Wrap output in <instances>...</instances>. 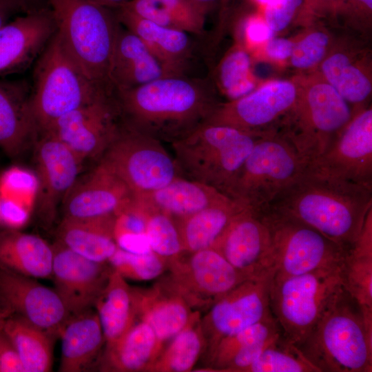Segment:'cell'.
<instances>
[{
	"instance_id": "obj_1",
	"label": "cell",
	"mask_w": 372,
	"mask_h": 372,
	"mask_svg": "<svg viewBox=\"0 0 372 372\" xmlns=\"http://www.w3.org/2000/svg\"><path fill=\"white\" fill-rule=\"evenodd\" d=\"M113 95L125 125L169 144L205 123L220 103L207 79L186 75L163 77Z\"/></svg>"
},
{
	"instance_id": "obj_2",
	"label": "cell",
	"mask_w": 372,
	"mask_h": 372,
	"mask_svg": "<svg viewBox=\"0 0 372 372\" xmlns=\"http://www.w3.org/2000/svg\"><path fill=\"white\" fill-rule=\"evenodd\" d=\"M371 209V188L307 172L264 209L296 219L349 250Z\"/></svg>"
},
{
	"instance_id": "obj_3",
	"label": "cell",
	"mask_w": 372,
	"mask_h": 372,
	"mask_svg": "<svg viewBox=\"0 0 372 372\" xmlns=\"http://www.w3.org/2000/svg\"><path fill=\"white\" fill-rule=\"evenodd\" d=\"M298 348L320 372L372 371V328L344 287Z\"/></svg>"
},
{
	"instance_id": "obj_4",
	"label": "cell",
	"mask_w": 372,
	"mask_h": 372,
	"mask_svg": "<svg viewBox=\"0 0 372 372\" xmlns=\"http://www.w3.org/2000/svg\"><path fill=\"white\" fill-rule=\"evenodd\" d=\"M55 32L68 54L92 81L112 92L109 68L119 21L96 0H48Z\"/></svg>"
},
{
	"instance_id": "obj_5",
	"label": "cell",
	"mask_w": 372,
	"mask_h": 372,
	"mask_svg": "<svg viewBox=\"0 0 372 372\" xmlns=\"http://www.w3.org/2000/svg\"><path fill=\"white\" fill-rule=\"evenodd\" d=\"M267 134L205 123L170 145L182 176L229 196L255 143Z\"/></svg>"
},
{
	"instance_id": "obj_6",
	"label": "cell",
	"mask_w": 372,
	"mask_h": 372,
	"mask_svg": "<svg viewBox=\"0 0 372 372\" xmlns=\"http://www.w3.org/2000/svg\"><path fill=\"white\" fill-rule=\"evenodd\" d=\"M111 94L81 71L55 32L37 58L33 74L31 106L39 133L62 116Z\"/></svg>"
},
{
	"instance_id": "obj_7",
	"label": "cell",
	"mask_w": 372,
	"mask_h": 372,
	"mask_svg": "<svg viewBox=\"0 0 372 372\" xmlns=\"http://www.w3.org/2000/svg\"><path fill=\"white\" fill-rule=\"evenodd\" d=\"M299 87L297 103L277 132L309 165L325 152L350 121L353 112L320 74Z\"/></svg>"
},
{
	"instance_id": "obj_8",
	"label": "cell",
	"mask_w": 372,
	"mask_h": 372,
	"mask_svg": "<svg viewBox=\"0 0 372 372\" xmlns=\"http://www.w3.org/2000/svg\"><path fill=\"white\" fill-rule=\"evenodd\" d=\"M341 269H318L289 276L273 274L270 309L283 336L299 347L343 287Z\"/></svg>"
},
{
	"instance_id": "obj_9",
	"label": "cell",
	"mask_w": 372,
	"mask_h": 372,
	"mask_svg": "<svg viewBox=\"0 0 372 372\" xmlns=\"http://www.w3.org/2000/svg\"><path fill=\"white\" fill-rule=\"evenodd\" d=\"M307 162L276 132L260 137L245 161L229 197L255 211L267 208L307 172Z\"/></svg>"
},
{
	"instance_id": "obj_10",
	"label": "cell",
	"mask_w": 372,
	"mask_h": 372,
	"mask_svg": "<svg viewBox=\"0 0 372 372\" xmlns=\"http://www.w3.org/2000/svg\"><path fill=\"white\" fill-rule=\"evenodd\" d=\"M99 162L115 174L133 196L155 191L181 176L163 143L123 122Z\"/></svg>"
},
{
	"instance_id": "obj_11",
	"label": "cell",
	"mask_w": 372,
	"mask_h": 372,
	"mask_svg": "<svg viewBox=\"0 0 372 372\" xmlns=\"http://www.w3.org/2000/svg\"><path fill=\"white\" fill-rule=\"evenodd\" d=\"M258 212L271 234L276 275L341 269L348 250L296 219L269 209Z\"/></svg>"
},
{
	"instance_id": "obj_12",
	"label": "cell",
	"mask_w": 372,
	"mask_h": 372,
	"mask_svg": "<svg viewBox=\"0 0 372 372\" xmlns=\"http://www.w3.org/2000/svg\"><path fill=\"white\" fill-rule=\"evenodd\" d=\"M307 172L372 189V109L355 111L325 152L308 165Z\"/></svg>"
},
{
	"instance_id": "obj_13",
	"label": "cell",
	"mask_w": 372,
	"mask_h": 372,
	"mask_svg": "<svg viewBox=\"0 0 372 372\" xmlns=\"http://www.w3.org/2000/svg\"><path fill=\"white\" fill-rule=\"evenodd\" d=\"M299 84L273 81L235 100L220 102L205 123L266 134L276 132L293 110Z\"/></svg>"
},
{
	"instance_id": "obj_14",
	"label": "cell",
	"mask_w": 372,
	"mask_h": 372,
	"mask_svg": "<svg viewBox=\"0 0 372 372\" xmlns=\"http://www.w3.org/2000/svg\"><path fill=\"white\" fill-rule=\"evenodd\" d=\"M121 124L116 103L111 94L62 116L41 133L59 139L84 162L101 158Z\"/></svg>"
},
{
	"instance_id": "obj_15",
	"label": "cell",
	"mask_w": 372,
	"mask_h": 372,
	"mask_svg": "<svg viewBox=\"0 0 372 372\" xmlns=\"http://www.w3.org/2000/svg\"><path fill=\"white\" fill-rule=\"evenodd\" d=\"M41 134L34 144L37 180L34 207L43 226L49 229L59 205L79 178L83 162L52 135Z\"/></svg>"
},
{
	"instance_id": "obj_16",
	"label": "cell",
	"mask_w": 372,
	"mask_h": 372,
	"mask_svg": "<svg viewBox=\"0 0 372 372\" xmlns=\"http://www.w3.org/2000/svg\"><path fill=\"white\" fill-rule=\"evenodd\" d=\"M212 248L246 279L260 278L275 273L269 228L260 214L248 207L234 219Z\"/></svg>"
},
{
	"instance_id": "obj_17",
	"label": "cell",
	"mask_w": 372,
	"mask_h": 372,
	"mask_svg": "<svg viewBox=\"0 0 372 372\" xmlns=\"http://www.w3.org/2000/svg\"><path fill=\"white\" fill-rule=\"evenodd\" d=\"M273 274L245 280L211 305L204 320L210 351L223 338L273 316L269 291Z\"/></svg>"
},
{
	"instance_id": "obj_18",
	"label": "cell",
	"mask_w": 372,
	"mask_h": 372,
	"mask_svg": "<svg viewBox=\"0 0 372 372\" xmlns=\"http://www.w3.org/2000/svg\"><path fill=\"white\" fill-rule=\"evenodd\" d=\"M0 305L56 338L70 315L54 289L0 268Z\"/></svg>"
},
{
	"instance_id": "obj_19",
	"label": "cell",
	"mask_w": 372,
	"mask_h": 372,
	"mask_svg": "<svg viewBox=\"0 0 372 372\" xmlns=\"http://www.w3.org/2000/svg\"><path fill=\"white\" fill-rule=\"evenodd\" d=\"M52 278L69 315L94 307L106 285L112 267L89 260L56 240L52 245Z\"/></svg>"
},
{
	"instance_id": "obj_20",
	"label": "cell",
	"mask_w": 372,
	"mask_h": 372,
	"mask_svg": "<svg viewBox=\"0 0 372 372\" xmlns=\"http://www.w3.org/2000/svg\"><path fill=\"white\" fill-rule=\"evenodd\" d=\"M50 9L36 8L0 27V76L23 71L42 52L55 32Z\"/></svg>"
},
{
	"instance_id": "obj_21",
	"label": "cell",
	"mask_w": 372,
	"mask_h": 372,
	"mask_svg": "<svg viewBox=\"0 0 372 372\" xmlns=\"http://www.w3.org/2000/svg\"><path fill=\"white\" fill-rule=\"evenodd\" d=\"M133 194L110 170L99 162L78 178L61 204L63 217L88 218L116 214Z\"/></svg>"
},
{
	"instance_id": "obj_22",
	"label": "cell",
	"mask_w": 372,
	"mask_h": 372,
	"mask_svg": "<svg viewBox=\"0 0 372 372\" xmlns=\"http://www.w3.org/2000/svg\"><path fill=\"white\" fill-rule=\"evenodd\" d=\"M39 133L24 80H0V149L10 158L23 155Z\"/></svg>"
},
{
	"instance_id": "obj_23",
	"label": "cell",
	"mask_w": 372,
	"mask_h": 372,
	"mask_svg": "<svg viewBox=\"0 0 372 372\" xmlns=\"http://www.w3.org/2000/svg\"><path fill=\"white\" fill-rule=\"evenodd\" d=\"M172 76L145 43L119 23L108 74L113 92Z\"/></svg>"
},
{
	"instance_id": "obj_24",
	"label": "cell",
	"mask_w": 372,
	"mask_h": 372,
	"mask_svg": "<svg viewBox=\"0 0 372 372\" xmlns=\"http://www.w3.org/2000/svg\"><path fill=\"white\" fill-rule=\"evenodd\" d=\"M186 264H176L178 292L192 291L211 305L245 278L217 250L207 248L190 253ZM190 292V293H192ZM189 293V294H190Z\"/></svg>"
},
{
	"instance_id": "obj_25",
	"label": "cell",
	"mask_w": 372,
	"mask_h": 372,
	"mask_svg": "<svg viewBox=\"0 0 372 372\" xmlns=\"http://www.w3.org/2000/svg\"><path fill=\"white\" fill-rule=\"evenodd\" d=\"M115 9L119 23L137 35L172 75H186L192 56L189 33L146 20L123 6Z\"/></svg>"
},
{
	"instance_id": "obj_26",
	"label": "cell",
	"mask_w": 372,
	"mask_h": 372,
	"mask_svg": "<svg viewBox=\"0 0 372 372\" xmlns=\"http://www.w3.org/2000/svg\"><path fill=\"white\" fill-rule=\"evenodd\" d=\"M59 338L60 372H87L99 366L105 340L98 315L92 308L70 316Z\"/></svg>"
},
{
	"instance_id": "obj_27",
	"label": "cell",
	"mask_w": 372,
	"mask_h": 372,
	"mask_svg": "<svg viewBox=\"0 0 372 372\" xmlns=\"http://www.w3.org/2000/svg\"><path fill=\"white\" fill-rule=\"evenodd\" d=\"M134 197L146 210L161 211L179 219L229 196L205 184L180 176L160 189Z\"/></svg>"
},
{
	"instance_id": "obj_28",
	"label": "cell",
	"mask_w": 372,
	"mask_h": 372,
	"mask_svg": "<svg viewBox=\"0 0 372 372\" xmlns=\"http://www.w3.org/2000/svg\"><path fill=\"white\" fill-rule=\"evenodd\" d=\"M280 333L272 316L223 338L210 351L212 367L218 371L245 372Z\"/></svg>"
},
{
	"instance_id": "obj_29",
	"label": "cell",
	"mask_w": 372,
	"mask_h": 372,
	"mask_svg": "<svg viewBox=\"0 0 372 372\" xmlns=\"http://www.w3.org/2000/svg\"><path fill=\"white\" fill-rule=\"evenodd\" d=\"M114 215L62 218L56 231V240L89 260L108 262L118 249L114 234Z\"/></svg>"
},
{
	"instance_id": "obj_30",
	"label": "cell",
	"mask_w": 372,
	"mask_h": 372,
	"mask_svg": "<svg viewBox=\"0 0 372 372\" xmlns=\"http://www.w3.org/2000/svg\"><path fill=\"white\" fill-rule=\"evenodd\" d=\"M53 249L20 229H0V268L34 278H52Z\"/></svg>"
},
{
	"instance_id": "obj_31",
	"label": "cell",
	"mask_w": 372,
	"mask_h": 372,
	"mask_svg": "<svg viewBox=\"0 0 372 372\" xmlns=\"http://www.w3.org/2000/svg\"><path fill=\"white\" fill-rule=\"evenodd\" d=\"M132 291L136 316L152 327L160 343L172 340L195 316L192 315L186 299L176 289L170 293Z\"/></svg>"
},
{
	"instance_id": "obj_32",
	"label": "cell",
	"mask_w": 372,
	"mask_h": 372,
	"mask_svg": "<svg viewBox=\"0 0 372 372\" xmlns=\"http://www.w3.org/2000/svg\"><path fill=\"white\" fill-rule=\"evenodd\" d=\"M245 208L244 205L228 197L190 216L174 219L184 251L192 253L212 248Z\"/></svg>"
},
{
	"instance_id": "obj_33",
	"label": "cell",
	"mask_w": 372,
	"mask_h": 372,
	"mask_svg": "<svg viewBox=\"0 0 372 372\" xmlns=\"http://www.w3.org/2000/svg\"><path fill=\"white\" fill-rule=\"evenodd\" d=\"M340 273L344 288L357 301L366 324L372 327V209L346 254Z\"/></svg>"
},
{
	"instance_id": "obj_34",
	"label": "cell",
	"mask_w": 372,
	"mask_h": 372,
	"mask_svg": "<svg viewBox=\"0 0 372 372\" xmlns=\"http://www.w3.org/2000/svg\"><path fill=\"white\" fill-rule=\"evenodd\" d=\"M161 343L145 322H134L115 343L106 346L99 369L106 371H138L156 359Z\"/></svg>"
},
{
	"instance_id": "obj_35",
	"label": "cell",
	"mask_w": 372,
	"mask_h": 372,
	"mask_svg": "<svg viewBox=\"0 0 372 372\" xmlns=\"http://www.w3.org/2000/svg\"><path fill=\"white\" fill-rule=\"evenodd\" d=\"M322 77L350 105L353 111L366 107L372 91L369 72L353 54L341 49L328 52L320 63Z\"/></svg>"
},
{
	"instance_id": "obj_36",
	"label": "cell",
	"mask_w": 372,
	"mask_h": 372,
	"mask_svg": "<svg viewBox=\"0 0 372 372\" xmlns=\"http://www.w3.org/2000/svg\"><path fill=\"white\" fill-rule=\"evenodd\" d=\"M94 307L103 329L106 346L118 341L135 321L132 288L126 282L125 278L114 269Z\"/></svg>"
},
{
	"instance_id": "obj_37",
	"label": "cell",
	"mask_w": 372,
	"mask_h": 372,
	"mask_svg": "<svg viewBox=\"0 0 372 372\" xmlns=\"http://www.w3.org/2000/svg\"><path fill=\"white\" fill-rule=\"evenodd\" d=\"M3 329L13 343L25 372L52 371L55 336L14 314L6 320Z\"/></svg>"
},
{
	"instance_id": "obj_38",
	"label": "cell",
	"mask_w": 372,
	"mask_h": 372,
	"mask_svg": "<svg viewBox=\"0 0 372 372\" xmlns=\"http://www.w3.org/2000/svg\"><path fill=\"white\" fill-rule=\"evenodd\" d=\"M251 65L249 52L238 43L220 61L216 71L215 81L220 92L228 101L239 99L257 87Z\"/></svg>"
},
{
	"instance_id": "obj_39",
	"label": "cell",
	"mask_w": 372,
	"mask_h": 372,
	"mask_svg": "<svg viewBox=\"0 0 372 372\" xmlns=\"http://www.w3.org/2000/svg\"><path fill=\"white\" fill-rule=\"evenodd\" d=\"M197 315L172 339L160 358L149 369L159 371L185 372L191 370L198 359L203 346V327Z\"/></svg>"
},
{
	"instance_id": "obj_40",
	"label": "cell",
	"mask_w": 372,
	"mask_h": 372,
	"mask_svg": "<svg viewBox=\"0 0 372 372\" xmlns=\"http://www.w3.org/2000/svg\"><path fill=\"white\" fill-rule=\"evenodd\" d=\"M245 372H320L300 349L280 334Z\"/></svg>"
},
{
	"instance_id": "obj_41",
	"label": "cell",
	"mask_w": 372,
	"mask_h": 372,
	"mask_svg": "<svg viewBox=\"0 0 372 372\" xmlns=\"http://www.w3.org/2000/svg\"><path fill=\"white\" fill-rule=\"evenodd\" d=\"M147 18L163 26L201 34L206 17L187 0H147Z\"/></svg>"
},
{
	"instance_id": "obj_42",
	"label": "cell",
	"mask_w": 372,
	"mask_h": 372,
	"mask_svg": "<svg viewBox=\"0 0 372 372\" xmlns=\"http://www.w3.org/2000/svg\"><path fill=\"white\" fill-rule=\"evenodd\" d=\"M143 209L146 213L145 234L152 251L163 260H177L184 250L175 220L161 211Z\"/></svg>"
},
{
	"instance_id": "obj_43",
	"label": "cell",
	"mask_w": 372,
	"mask_h": 372,
	"mask_svg": "<svg viewBox=\"0 0 372 372\" xmlns=\"http://www.w3.org/2000/svg\"><path fill=\"white\" fill-rule=\"evenodd\" d=\"M108 262L124 278L151 280L164 270V260L152 251L145 254H133L118 247Z\"/></svg>"
},
{
	"instance_id": "obj_44",
	"label": "cell",
	"mask_w": 372,
	"mask_h": 372,
	"mask_svg": "<svg viewBox=\"0 0 372 372\" xmlns=\"http://www.w3.org/2000/svg\"><path fill=\"white\" fill-rule=\"evenodd\" d=\"M331 48V37L322 29H313L294 43L290 56L291 65L300 70H309L320 64Z\"/></svg>"
},
{
	"instance_id": "obj_45",
	"label": "cell",
	"mask_w": 372,
	"mask_h": 372,
	"mask_svg": "<svg viewBox=\"0 0 372 372\" xmlns=\"http://www.w3.org/2000/svg\"><path fill=\"white\" fill-rule=\"evenodd\" d=\"M37 188L36 175L25 169L12 167L0 176V196L14 200L31 211Z\"/></svg>"
},
{
	"instance_id": "obj_46",
	"label": "cell",
	"mask_w": 372,
	"mask_h": 372,
	"mask_svg": "<svg viewBox=\"0 0 372 372\" xmlns=\"http://www.w3.org/2000/svg\"><path fill=\"white\" fill-rule=\"evenodd\" d=\"M265 4L263 19L275 32L285 30L298 19L304 0H257Z\"/></svg>"
},
{
	"instance_id": "obj_47",
	"label": "cell",
	"mask_w": 372,
	"mask_h": 372,
	"mask_svg": "<svg viewBox=\"0 0 372 372\" xmlns=\"http://www.w3.org/2000/svg\"><path fill=\"white\" fill-rule=\"evenodd\" d=\"M372 0H342L334 17H341L345 22L357 27H369L371 23Z\"/></svg>"
},
{
	"instance_id": "obj_48",
	"label": "cell",
	"mask_w": 372,
	"mask_h": 372,
	"mask_svg": "<svg viewBox=\"0 0 372 372\" xmlns=\"http://www.w3.org/2000/svg\"><path fill=\"white\" fill-rule=\"evenodd\" d=\"M31 210L22 204L0 196V223L2 228L21 229L29 221Z\"/></svg>"
},
{
	"instance_id": "obj_49",
	"label": "cell",
	"mask_w": 372,
	"mask_h": 372,
	"mask_svg": "<svg viewBox=\"0 0 372 372\" xmlns=\"http://www.w3.org/2000/svg\"><path fill=\"white\" fill-rule=\"evenodd\" d=\"M342 1L304 0L302 11L298 19L300 22L309 23L320 17H334Z\"/></svg>"
},
{
	"instance_id": "obj_50",
	"label": "cell",
	"mask_w": 372,
	"mask_h": 372,
	"mask_svg": "<svg viewBox=\"0 0 372 372\" xmlns=\"http://www.w3.org/2000/svg\"><path fill=\"white\" fill-rule=\"evenodd\" d=\"M0 372H25L19 354L3 328L0 329Z\"/></svg>"
},
{
	"instance_id": "obj_51",
	"label": "cell",
	"mask_w": 372,
	"mask_h": 372,
	"mask_svg": "<svg viewBox=\"0 0 372 372\" xmlns=\"http://www.w3.org/2000/svg\"><path fill=\"white\" fill-rule=\"evenodd\" d=\"M242 34L246 43L259 44L274 37L276 33L263 19L252 17L248 18L245 22Z\"/></svg>"
},
{
	"instance_id": "obj_52",
	"label": "cell",
	"mask_w": 372,
	"mask_h": 372,
	"mask_svg": "<svg viewBox=\"0 0 372 372\" xmlns=\"http://www.w3.org/2000/svg\"><path fill=\"white\" fill-rule=\"evenodd\" d=\"M118 248L133 254H145L152 251L145 234H124L115 237Z\"/></svg>"
},
{
	"instance_id": "obj_53",
	"label": "cell",
	"mask_w": 372,
	"mask_h": 372,
	"mask_svg": "<svg viewBox=\"0 0 372 372\" xmlns=\"http://www.w3.org/2000/svg\"><path fill=\"white\" fill-rule=\"evenodd\" d=\"M294 43L285 38L273 37L266 42L265 52L267 56L276 61L290 58Z\"/></svg>"
},
{
	"instance_id": "obj_54",
	"label": "cell",
	"mask_w": 372,
	"mask_h": 372,
	"mask_svg": "<svg viewBox=\"0 0 372 372\" xmlns=\"http://www.w3.org/2000/svg\"><path fill=\"white\" fill-rule=\"evenodd\" d=\"M204 17L211 12L222 0H187Z\"/></svg>"
},
{
	"instance_id": "obj_55",
	"label": "cell",
	"mask_w": 372,
	"mask_h": 372,
	"mask_svg": "<svg viewBox=\"0 0 372 372\" xmlns=\"http://www.w3.org/2000/svg\"><path fill=\"white\" fill-rule=\"evenodd\" d=\"M4 2L17 11L24 10L25 12L33 10V6L37 0H0ZM36 9V8H35Z\"/></svg>"
},
{
	"instance_id": "obj_56",
	"label": "cell",
	"mask_w": 372,
	"mask_h": 372,
	"mask_svg": "<svg viewBox=\"0 0 372 372\" xmlns=\"http://www.w3.org/2000/svg\"><path fill=\"white\" fill-rule=\"evenodd\" d=\"M17 10L8 4L0 1V27L10 21L12 14Z\"/></svg>"
},
{
	"instance_id": "obj_57",
	"label": "cell",
	"mask_w": 372,
	"mask_h": 372,
	"mask_svg": "<svg viewBox=\"0 0 372 372\" xmlns=\"http://www.w3.org/2000/svg\"><path fill=\"white\" fill-rule=\"evenodd\" d=\"M99 3L110 8H118L130 0H96Z\"/></svg>"
},
{
	"instance_id": "obj_58",
	"label": "cell",
	"mask_w": 372,
	"mask_h": 372,
	"mask_svg": "<svg viewBox=\"0 0 372 372\" xmlns=\"http://www.w3.org/2000/svg\"><path fill=\"white\" fill-rule=\"evenodd\" d=\"M12 315L8 309L0 305V329L3 327L6 320Z\"/></svg>"
},
{
	"instance_id": "obj_59",
	"label": "cell",
	"mask_w": 372,
	"mask_h": 372,
	"mask_svg": "<svg viewBox=\"0 0 372 372\" xmlns=\"http://www.w3.org/2000/svg\"><path fill=\"white\" fill-rule=\"evenodd\" d=\"M229 0H222L221 4L225 7Z\"/></svg>"
},
{
	"instance_id": "obj_60",
	"label": "cell",
	"mask_w": 372,
	"mask_h": 372,
	"mask_svg": "<svg viewBox=\"0 0 372 372\" xmlns=\"http://www.w3.org/2000/svg\"><path fill=\"white\" fill-rule=\"evenodd\" d=\"M3 229L1 225V223H0V229Z\"/></svg>"
}]
</instances>
